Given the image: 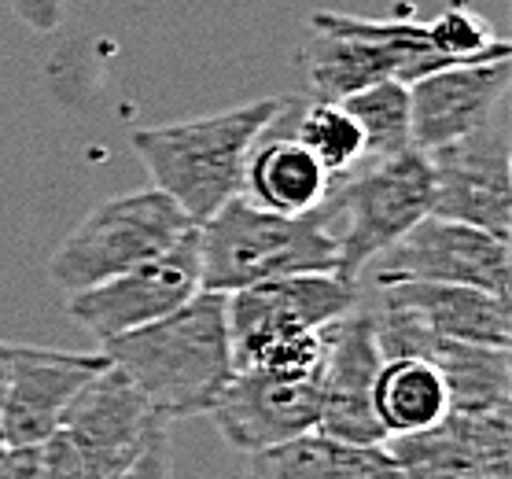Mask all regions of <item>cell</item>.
I'll return each instance as SVG.
<instances>
[{"mask_svg":"<svg viewBox=\"0 0 512 479\" xmlns=\"http://www.w3.org/2000/svg\"><path fill=\"white\" fill-rule=\"evenodd\" d=\"M12 12L19 15V23H26L30 30H56L63 23V0H8Z\"/></svg>","mask_w":512,"mask_h":479,"instance_id":"cell-26","label":"cell"},{"mask_svg":"<svg viewBox=\"0 0 512 479\" xmlns=\"http://www.w3.org/2000/svg\"><path fill=\"white\" fill-rule=\"evenodd\" d=\"M288 129L291 137L332 174V181H339L354 166L365 163L361 126L339 100H299V96H291Z\"/></svg>","mask_w":512,"mask_h":479,"instance_id":"cell-21","label":"cell"},{"mask_svg":"<svg viewBox=\"0 0 512 479\" xmlns=\"http://www.w3.org/2000/svg\"><path fill=\"white\" fill-rule=\"evenodd\" d=\"M325 214L339 247L336 273L361 284L365 266L431 214L428 155L406 148L391 159H365L332 185Z\"/></svg>","mask_w":512,"mask_h":479,"instance_id":"cell-5","label":"cell"},{"mask_svg":"<svg viewBox=\"0 0 512 479\" xmlns=\"http://www.w3.org/2000/svg\"><path fill=\"white\" fill-rule=\"evenodd\" d=\"M347 107L365 137V159H391V155L413 148V126H409V85L406 82H376L361 93L343 96Z\"/></svg>","mask_w":512,"mask_h":479,"instance_id":"cell-22","label":"cell"},{"mask_svg":"<svg viewBox=\"0 0 512 479\" xmlns=\"http://www.w3.org/2000/svg\"><path fill=\"white\" fill-rule=\"evenodd\" d=\"M512 85L509 56L483 63H457L409 82V126L413 148L435 152L454 144L498 115Z\"/></svg>","mask_w":512,"mask_h":479,"instance_id":"cell-16","label":"cell"},{"mask_svg":"<svg viewBox=\"0 0 512 479\" xmlns=\"http://www.w3.org/2000/svg\"><path fill=\"white\" fill-rule=\"evenodd\" d=\"M210 417L225 435V443L247 457L314 432L321 421V369L314 373L240 369L210 406Z\"/></svg>","mask_w":512,"mask_h":479,"instance_id":"cell-12","label":"cell"},{"mask_svg":"<svg viewBox=\"0 0 512 479\" xmlns=\"http://www.w3.org/2000/svg\"><path fill=\"white\" fill-rule=\"evenodd\" d=\"M361 303V284L339 273H295L251 284L225 295L233 365L244 369L251 354L273 339L321 332Z\"/></svg>","mask_w":512,"mask_h":479,"instance_id":"cell-9","label":"cell"},{"mask_svg":"<svg viewBox=\"0 0 512 479\" xmlns=\"http://www.w3.org/2000/svg\"><path fill=\"white\" fill-rule=\"evenodd\" d=\"M188 229H196V222L163 188L111 196L85 214L52 251L48 277L67 295H74L170 251Z\"/></svg>","mask_w":512,"mask_h":479,"instance_id":"cell-6","label":"cell"},{"mask_svg":"<svg viewBox=\"0 0 512 479\" xmlns=\"http://www.w3.org/2000/svg\"><path fill=\"white\" fill-rule=\"evenodd\" d=\"M115 479H174V468H170V435H166V424L155 428L152 439L140 446V454L129 461Z\"/></svg>","mask_w":512,"mask_h":479,"instance_id":"cell-24","label":"cell"},{"mask_svg":"<svg viewBox=\"0 0 512 479\" xmlns=\"http://www.w3.org/2000/svg\"><path fill=\"white\" fill-rule=\"evenodd\" d=\"M424 155L431 166V214L509 240L512 159L505 111H498L476 133Z\"/></svg>","mask_w":512,"mask_h":479,"instance_id":"cell-10","label":"cell"},{"mask_svg":"<svg viewBox=\"0 0 512 479\" xmlns=\"http://www.w3.org/2000/svg\"><path fill=\"white\" fill-rule=\"evenodd\" d=\"M303 67L317 100H343L376 82H417L450 67L417 19H361L314 12L303 45Z\"/></svg>","mask_w":512,"mask_h":479,"instance_id":"cell-4","label":"cell"},{"mask_svg":"<svg viewBox=\"0 0 512 479\" xmlns=\"http://www.w3.org/2000/svg\"><path fill=\"white\" fill-rule=\"evenodd\" d=\"M163 424L210 413L236 376L225 292H199L174 314L100 343Z\"/></svg>","mask_w":512,"mask_h":479,"instance_id":"cell-1","label":"cell"},{"mask_svg":"<svg viewBox=\"0 0 512 479\" xmlns=\"http://www.w3.org/2000/svg\"><path fill=\"white\" fill-rule=\"evenodd\" d=\"M203 292L199 277V229H188L170 251L118 273L111 281L82 288L67 299V314L96 343L133 332L174 314L192 295Z\"/></svg>","mask_w":512,"mask_h":479,"instance_id":"cell-7","label":"cell"},{"mask_svg":"<svg viewBox=\"0 0 512 479\" xmlns=\"http://www.w3.org/2000/svg\"><path fill=\"white\" fill-rule=\"evenodd\" d=\"M384 365L376 343L373 310L358 303L336 325H328L325 362H321V421L317 432L343 443L384 446L387 432L373 409V384Z\"/></svg>","mask_w":512,"mask_h":479,"instance_id":"cell-14","label":"cell"},{"mask_svg":"<svg viewBox=\"0 0 512 479\" xmlns=\"http://www.w3.org/2000/svg\"><path fill=\"white\" fill-rule=\"evenodd\" d=\"M203 292H240L295 273H336L339 247L325 203L306 214H277L240 192L199 222Z\"/></svg>","mask_w":512,"mask_h":479,"instance_id":"cell-3","label":"cell"},{"mask_svg":"<svg viewBox=\"0 0 512 479\" xmlns=\"http://www.w3.org/2000/svg\"><path fill=\"white\" fill-rule=\"evenodd\" d=\"M104 351H52L4 343L0 380V439L4 446H41L59 428L74 395L107 369Z\"/></svg>","mask_w":512,"mask_h":479,"instance_id":"cell-11","label":"cell"},{"mask_svg":"<svg viewBox=\"0 0 512 479\" xmlns=\"http://www.w3.org/2000/svg\"><path fill=\"white\" fill-rule=\"evenodd\" d=\"M428 41L435 45V52L457 67V63H483V59H501L509 56L512 45L505 37H498L490 30V23L483 15H476L465 4H450L443 12L424 23Z\"/></svg>","mask_w":512,"mask_h":479,"instance_id":"cell-23","label":"cell"},{"mask_svg":"<svg viewBox=\"0 0 512 479\" xmlns=\"http://www.w3.org/2000/svg\"><path fill=\"white\" fill-rule=\"evenodd\" d=\"M280 104L284 96H269V100L229 107L218 115L133 129L129 144L144 170L152 174L155 188H163L199 225L244 192L251 148L266 133Z\"/></svg>","mask_w":512,"mask_h":479,"instance_id":"cell-2","label":"cell"},{"mask_svg":"<svg viewBox=\"0 0 512 479\" xmlns=\"http://www.w3.org/2000/svg\"><path fill=\"white\" fill-rule=\"evenodd\" d=\"M373 409L391 435H413L439 424L450 409L443 373L428 358H387L376 373Z\"/></svg>","mask_w":512,"mask_h":479,"instance_id":"cell-20","label":"cell"},{"mask_svg":"<svg viewBox=\"0 0 512 479\" xmlns=\"http://www.w3.org/2000/svg\"><path fill=\"white\" fill-rule=\"evenodd\" d=\"M291 96H284L280 111L266 126L251 148L244 174V196L266 211L277 214H306L317 211L332 192V174L306 152L303 144L291 137L288 129Z\"/></svg>","mask_w":512,"mask_h":479,"instance_id":"cell-18","label":"cell"},{"mask_svg":"<svg viewBox=\"0 0 512 479\" xmlns=\"http://www.w3.org/2000/svg\"><path fill=\"white\" fill-rule=\"evenodd\" d=\"M0 479H45L41 476V446H4Z\"/></svg>","mask_w":512,"mask_h":479,"instance_id":"cell-25","label":"cell"},{"mask_svg":"<svg viewBox=\"0 0 512 479\" xmlns=\"http://www.w3.org/2000/svg\"><path fill=\"white\" fill-rule=\"evenodd\" d=\"M365 269H373V284H465L509 299V240L439 214L420 218Z\"/></svg>","mask_w":512,"mask_h":479,"instance_id":"cell-8","label":"cell"},{"mask_svg":"<svg viewBox=\"0 0 512 479\" xmlns=\"http://www.w3.org/2000/svg\"><path fill=\"white\" fill-rule=\"evenodd\" d=\"M509 406L446 413L413 435H391L384 450L402 479H509Z\"/></svg>","mask_w":512,"mask_h":479,"instance_id":"cell-15","label":"cell"},{"mask_svg":"<svg viewBox=\"0 0 512 479\" xmlns=\"http://www.w3.org/2000/svg\"><path fill=\"white\" fill-rule=\"evenodd\" d=\"M376 303L406 310L420 325L443 339L483 343V347H509L512 317L509 299L465 284H428V281H395L376 284Z\"/></svg>","mask_w":512,"mask_h":479,"instance_id":"cell-17","label":"cell"},{"mask_svg":"<svg viewBox=\"0 0 512 479\" xmlns=\"http://www.w3.org/2000/svg\"><path fill=\"white\" fill-rule=\"evenodd\" d=\"M155 428H163V421L152 413V406L140 398L122 369L107 365L74 395L56 432L67 439L89 476L115 479L152 439Z\"/></svg>","mask_w":512,"mask_h":479,"instance_id":"cell-13","label":"cell"},{"mask_svg":"<svg viewBox=\"0 0 512 479\" xmlns=\"http://www.w3.org/2000/svg\"><path fill=\"white\" fill-rule=\"evenodd\" d=\"M0 380H4V343H0ZM0 450H4V439H0Z\"/></svg>","mask_w":512,"mask_h":479,"instance_id":"cell-27","label":"cell"},{"mask_svg":"<svg viewBox=\"0 0 512 479\" xmlns=\"http://www.w3.org/2000/svg\"><path fill=\"white\" fill-rule=\"evenodd\" d=\"M247 479H402V472L384 446L343 443L314 428L247 457Z\"/></svg>","mask_w":512,"mask_h":479,"instance_id":"cell-19","label":"cell"}]
</instances>
